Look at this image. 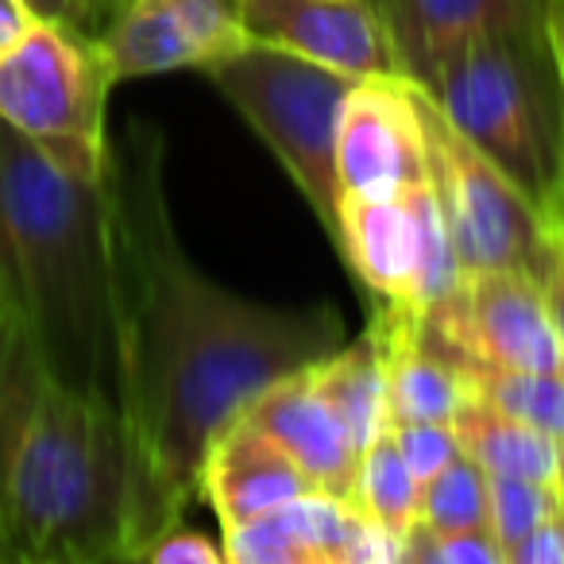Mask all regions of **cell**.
Masks as SVG:
<instances>
[{"mask_svg": "<svg viewBox=\"0 0 564 564\" xmlns=\"http://www.w3.org/2000/svg\"><path fill=\"white\" fill-rule=\"evenodd\" d=\"M128 561L186 518L217 437L279 379L345 345L333 306H271L213 282L178 240L166 140L128 120L105 159Z\"/></svg>", "mask_w": 564, "mask_h": 564, "instance_id": "6da1fadb", "label": "cell"}, {"mask_svg": "<svg viewBox=\"0 0 564 564\" xmlns=\"http://www.w3.org/2000/svg\"><path fill=\"white\" fill-rule=\"evenodd\" d=\"M128 561V441L0 306V564Z\"/></svg>", "mask_w": 564, "mask_h": 564, "instance_id": "7a4b0ae2", "label": "cell"}, {"mask_svg": "<svg viewBox=\"0 0 564 564\" xmlns=\"http://www.w3.org/2000/svg\"><path fill=\"white\" fill-rule=\"evenodd\" d=\"M0 306L66 387L117 406L105 174L82 178L0 120Z\"/></svg>", "mask_w": 564, "mask_h": 564, "instance_id": "3957f363", "label": "cell"}, {"mask_svg": "<svg viewBox=\"0 0 564 564\" xmlns=\"http://www.w3.org/2000/svg\"><path fill=\"white\" fill-rule=\"evenodd\" d=\"M445 120L538 205L564 186V74L545 17L448 51L422 78Z\"/></svg>", "mask_w": 564, "mask_h": 564, "instance_id": "277c9868", "label": "cell"}, {"mask_svg": "<svg viewBox=\"0 0 564 564\" xmlns=\"http://www.w3.org/2000/svg\"><path fill=\"white\" fill-rule=\"evenodd\" d=\"M202 74L271 148L329 240H337V120L356 78L263 43H243Z\"/></svg>", "mask_w": 564, "mask_h": 564, "instance_id": "5b68a950", "label": "cell"}, {"mask_svg": "<svg viewBox=\"0 0 564 564\" xmlns=\"http://www.w3.org/2000/svg\"><path fill=\"white\" fill-rule=\"evenodd\" d=\"M112 86L101 43L66 20H40L0 58V120L47 151L63 171L101 178Z\"/></svg>", "mask_w": 564, "mask_h": 564, "instance_id": "8992f818", "label": "cell"}, {"mask_svg": "<svg viewBox=\"0 0 564 564\" xmlns=\"http://www.w3.org/2000/svg\"><path fill=\"white\" fill-rule=\"evenodd\" d=\"M417 109L425 132V178L453 236L460 271H538L553 213L538 205L507 171L468 143L437 109L422 82Z\"/></svg>", "mask_w": 564, "mask_h": 564, "instance_id": "52a82bcc", "label": "cell"}, {"mask_svg": "<svg viewBox=\"0 0 564 564\" xmlns=\"http://www.w3.org/2000/svg\"><path fill=\"white\" fill-rule=\"evenodd\" d=\"M333 243L383 306L425 314L464 279L430 178L399 197H340Z\"/></svg>", "mask_w": 564, "mask_h": 564, "instance_id": "ba28073f", "label": "cell"}, {"mask_svg": "<svg viewBox=\"0 0 564 564\" xmlns=\"http://www.w3.org/2000/svg\"><path fill=\"white\" fill-rule=\"evenodd\" d=\"M422 333L456 368L564 371V348L525 271H471L422 314Z\"/></svg>", "mask_w": 564, "mask_h": 564, "instance_id": "9c48e42d", "label": "cell"}, {"mask_svg": "<svg viewBox=\"0 0 564 564\" xmlns=\"http://www.w3.org/2000/svg\"><path fill=\"white\" fill-rule=\"evenodd\" d=\"M422 178L425 132L414 78H356L337 120L340 197H399Z\"/></svg>", "mask_w": 564, "mask_h": 564, "instance_id": "30bf717a", "label": "cell"}, {"mask_svg": "<svg viewBox=\"0 0 564 564\" xmlns=\"http://www.w3.org/2000/svg\"><path fill=\"white\" fill-rule=\"evenodd\" d=\"M232 564H394L406 561V541L371 522L356 502L329 491H306L267 514L225 530Z\"/></svg>", "mask_w": 564, "mask_h": 564, "instance_id": "8fae6325", "label": "cell"}, {"mask_svg": "<svg viewBox=\"0 0 564 564\" xmlns=\"http://www.w3.org/2000/svg\"><path fill=\"white\" fill-rule=\"evenodd\" d=\"M248 43L291 51L348 78L402 74L371 0H232Z\"/></svg>", "mask_w": 564, "mask_h": 564, "instance_id": "7c38bea8", "label": "cell"}, {"mask_svg": "<svg viewBox=\"0 0 564 564\" xmlns=\"http://www.w3.org/2000/svg\"><path fill=\"white\" fill-rule=\"evenodd\" d=\"M243 422L259 425L267 437L279 441L299 460V468L314 479L317 491H329L345 502H356V471L360 448L352 445L337 410L314 387L310 368L271 383L248 406Z\"/></svg>", "mask_w": 564, "mask_h": 564, "instance_id": "4fadbf2b", "label": "cell"}, {"mask_svg": "<svg viewBox=\"0 0 564 564\" xmlns=\"http://www.w3.org/2000/svg\"><path fill=\"white\" fill-rule=\"evenodd\" d=\"M306 491H317V487L299 468V460L243 417L228 425L205 456L202 495L217 510L220 530L251 522Z\"/></svg>", "mask_w": 564, "mask_h": 564, "instance_id": "5bb4252c", "label": "cell"}, {"mask_svg": "<svg viewBox=\"0 0 564 564\" xmlns=\"http://www.w3.org/2000/svg\"><path fill=\"white\" fill-rule=\"evenodd\" d=\"M394 43L406 78L422 82L448 51L487 32L533 28L545 17V0H371Z\"/></svg>", "mask_w": 564, "mask_h": 564, "instance_id": "9a60e30c", "label": "cell"}, {"mask_svg": "<svg viewBox=\"0 0 564 564\" xmlns=\"http://www.w3.org/2000/svg\"><path fill=\"white\" fill-rule=\"evenodd\" d=\"M310 379L325 394V402L337 410V417L345 422L348 437L360 453L391 425L383 337H379L376 322H368V329L352 345H340L325 360L310 364Z\"/></svg>", "mask_w": 564, "mask_h": 564, "instance_id": "2e32d148", "label": "cell"}, {"mask_svg": "<svg viewBox=\"0 0 564 564\" xmlns=\"http://www.w3.org/2000/svg\"><path fill=\"white\" fill-rule=\"evenodd\" d=\"M460 448L487 471V476H518L541 479V484H564V441L533 430V425L507 417L484 402L464 399L453 417Z\"/></svg>", "mask_w": 564, "mask_h": 564, "instance_id": "e0dca14e", "label": "cell"}, {"mask_svg": "<svg viewBox=\"0 0 564 564\" xmlns=\"http://www.w3.org/2000/svg\"><path fill=\"white\" fill-rule=\"evenodd\" d=\"M464 399L484 402L507 417L564 441V371L460 368Z\"/></svg>", "mask_w": 564, "mask_h": 564, "instance_id": "ac0fdd59", "label": "cell"}, {"mask_svg": "<svg viewBox=\"0 0 564 564\" xmlns=\"http://www.w3.org/2000/svg\"><path fill=\"white\" fill-rule=\"evenodd\" d=\"M417 491L422 484L414 479V471L406 468L394 433L387 425L376 441L360 453V471H356V507L379 522L383 530H391L394 538L410 541L417 525Z\"/></svg>", "mask_w": 564, "mask_h": 564, "instance_id": "d6986e66", "label": "cell"}, {"mask_svg": "<svg viewBox=\"0 0 564 564\" xmlns=\"http://www.w3.org/2000/svg\"><path fill=\"white\" fill-rule=\"evenodd\" d=\"M414 533L445 538V533H491V507H487V471L468 453L456 456L448 468L425 479L417 491Z\"/></svg>", "mask_w": 564, "mask_h": 564, "instance_id": "ffe728a7", "label": "cell"}, {"mask_svg": "<svg viewBox=\"0 0 564 564\" xmlns=\"http://www.w3.org/2000/svg\"><path fill=\"white\" fill-rule=\"evenodd\" d=\"M564 484H541V479H518V476H487V507H491V538L499 553L538 525L561 518Z\"/></svg>", "mask_w": 564, "mask_h": 564, "instance_id": "44dd1931", "label": "cell"}, {"mask_svg": "<svg viewBox=\"0 0 564 564\" xmlns=\"http://www.w3.org/2000/svg\"><path fill=\"white\" fill-rule=\"evenodd\" d=\"M391 433L417 484L433 479L441 468H448L464 453L453 422H394Z\"/></svg>", "mask_w": 564, "mask_h": 564, "instance_id": "7402d4cb", "label": "cell"}, {"mask_svg": "<svg viewBox=\"0 0 564 564\" xmlns=\"http://www.w3.org/2000/svg\"><path fill=\"white\" fill-rule=\"evenodd\" d=\"M406 561H425V564H502V553H499V545H495L491 533H445V538L410 533Z\"/></svg>", "mask_w": 564, "mask_h": 564, "instance_id": "603a6c76", "label": "cell"}, {"mask_svg": "<svg viewBox=\"0 0 564 564\" xmlns=\"http://www.w3.org/2000/svg\"><path fill=\"white\" fill-rule=\"evenodd\" d=\"M533 282H538V291H541V299H545V310H549V317H553V329L564 348V220L556 217V213H553V225H549V240L538 259Z\"/></svg>", "mask_w": 564, "mask_h": 564, "instance_id": "cb8c5ba5", "label": "cell"}, {"mask_svg": "<svg viewBox=\"0 0 564 564\" xmlns=\"http://www.w3.org/2000/svg\"><path fill=\"white\" fill-rule=\"evenodd\" d=\"M140 561H151V564H225V549L213 545L205 533L186 530V525L178 522L159 541H151L148 553H143Z\"/></svg>", "mask_w": 564, "mask_h": 564, "instance_id": "d4e9b609", "label": "cell"}, {"mask_svg": "<svg viewBox=\"0 0 564 564\" xmlns=\"http://www.w3.org/2000/svg\"><path fill=\"white\" fill-rule=\"evenodd\" d=\"M502 564H564V518L538 525L507 549Z\"/></svg>", "mask_w": 564, "mask_h": 564, "instance_id": "484cf974", "label": "cell"}, {"mask_svg": "<svg viewBox=\"0 0 564 564\" xmlns=\"http://www.w3.org/2000/svg\"><path fill=\"white\" fill-rule=\"evenodd\" d=\"M40 12L28 4V0H0V58L9 55L35 24H40Z\"/></svg>", "mask_w": 564, "mask_h": 564, "instance_id": "4316f807", "label": "cell"}, {"mask_svg": "<svg viewBox=\"0 0 564 564\" xmlns=\"http://www.w3.org/2000/svg\"><path fill=\"white\" fill-rule=\"evenodd\" d=\"M124 4L128 0H74V28L86 32L89 40H101Z\"/></svg>", "mask_w": 564, "mask_h": 564, "instance_id": "83f0119b", "label": "cell"}, {"mask_svg": "<svg viewBox=\"0 0 564 564\" xmlns=\"http://www.w3.org/2000/svg\"><path fill=\"white\" fill-rule=\"evenodd\" d=\"M545 32H549V43H553L556 63H561V74H564V0H545Z\"/></svg>", "mask_w": 564, "mask_h": 564, "instance_id": "f1b7e54d", "label": "cell"}, {"mask_svg": "<svg viewBox=\"0 0 564 564\" xmlns=\"http://www.w3.org/2000/svg\"><path fill=\"white\" fill-rule=\"evenodd\" d=\"M43 20H66L74 24V0H28Z\"/></svg>", "mask_w": 564, "mask_h": 564, "instance_id": "f546056e", "label": "cell"}, {"mask_svg": "<svg viewBox=\"0 0 564 564\" xmlns=\"http://www.w3.org/2000/svg\"><path fill=\"white\" fill-rule=\"evenodd\" d=\"M549 209H553V213H556V217H561V220H564V186H561V194H556V197H553V205H549Z\"/></svg>", "mask_w": 564, "mask_h": 564, "instance_id": "4dcf8cb0", "label": "cell"}, {"mask_svg": "<svg viewBox=\"0 0 564 564\" xmlns=\"http://www.w3.org/2000/svg\"><path fill=\"white\" fill-rule=\"evenodd\" d=\"M561 518H564V502H561Z\"/></svg>", "mask_w": 564, "mask_h": 564, "instance_id": "1f68e13d", "label": "cell"}]
</instances>
